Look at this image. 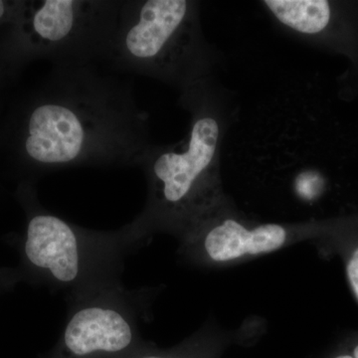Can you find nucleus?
Returning <instances> with one entry per match:
<instances>
[{"label": "nucleus", "mask_w": 358, "mask_h": 358, "mask_svg": "<svg viewBox=\"0 0 358 358\" xmlns=\"http://www.w3.org/2000/svg\"><path fill=\"white\" fill-rule=\"evenodd\" d=\"M23 150L42 171L136 166L150 147L133 87L95 64L53 66L26 115Z\"/></svg>", "instance_id": "obj_1"}, {"label": "nucleus", "mask_w": 358, "mask_h": 358, "mask_svg": "<svg viewBox=\"0 0 358 358\" xmlns=\"http://www.w3.org/2000/svg\"><path fill=\"white\" fill-rule=\"evenodd\" d=\"M181 102L192 113L186 138L166 147L150 145L136 164L147 179V202L122 227L136 249L157 233L180 237L221 205L222 120L206 81L182 93Z\"/></svg>", "instance_id": "obj_2"}, {"label": "nucleus", "mask_w": 358, "mask_h": 358, "mask_svg": "<svg viewBox=\"0 0 358 358\" xmlns=\"http://www.w3.org/2000/svg\"><path fill=\"white\" fill-rule=\"evenodd\" d=\"M208 59L199 2L122 0L105 59L110 68L154 78L185 93L206 81Z\"/></svg>", "instance_id": "obj_3"}, {"label": "nucleus", "mask_w": 358, "mask_h": 358, "mask_svg": "<svg viewBox=\"0 0 358 358\" xmlns=\"http://www.w3.org/2000/svg\"><path fill=\"white\" fill-rule=\"evenodd\" d=\"M124 228L87 229L39 207L28 218L22 255L35 281L67 298L122 282L124 262L136 251Z\"/></svg>", "instance_id": "obj_4"}, {"label": "nucleus", "mask_w": 358, "mask_h": 358, "mask_svg": "<svg viewBox=\"0 0 358 358\" xmlns=\"http://www.w3.org/2000/svg\"><path fill=\"white\" fill-rule=\"evenodd\" d=\"M122 0H44L24 26L30 54L53 66L105 61L114 39Z\"/></svg>", "instance_id": "obj_5"}, {"label": "nucleus", "mask_w": 358, "mask_h": 358, "mask_svg": "<svg viewBox=\"0 0 358 358\" xmlns=\"http://www.w3.org/2000/svg\"><path fill=\"white\" fill-rule=\"evenodd\" d=\"M155 292L122 282L66 299L67 322L60 341L62 358H99L128 352L138 326L150 315Z\"/></svg>", "instance_id": "obj_6"}, {"label": "nucleus", "mask_w": 358, "mask_h": 358, "mask_svg": "<svg viewBox=\"0 0 358 358\" xmlns=\"http://www.w3.org/2000/svg\"><path fill=\"white\" fill-rule=\"evenodd\" d=\"M294 236L292 228L280 224H251L223 215L220 205L179 237V254L194 265L219 266L277 251Z\"/></svg>", "instance_id": "obj_7"}, {"label": "nucleus", "mask_w": 358, "mask_h": 358, "mask_svg": "<svg viewBox=\"0 0 358 358\" xmlns=\"http://www.w3.org/2000/svg\"><path fill=\"white\" fill-rule=\"evenodd\" d=\"M282 25L305 36H334L338 24L336 6L324 0H268L264 2Z\"/></svg>", "instance_id": "obj_8"}, {"label": "nucleus", "mask_w": 358, "mask_h": 358, "mask_svg": "<svg viewBox=\"0 0 358 358\" xmlns=\"http://www.w3.org/2000/svg\"><path fill=\"white\" fill-rule=\"evenodd\" d=\"M345 270L348 282L358 301V241L346 252Z\"/></svg>", "instance_id": "obj_9"}, {"label": "nucleus", "mask_w": 358, "mask_h": 358, "mask_svg": "<svg viewBox=\"0 0 358 358\" xmlns=\"http://www.w3.org/2000/svg\"><path fill=\"white\" fill-rule=\"evenodd\" d=\"M7 13V4L6 2L1 1L0 0V20H3L4 16Z\"/></svg>", "instance_id": "obj_10"}, {"label": "nucleus", "mask_w": 358, "mask_h": 358, "mask_svg": "<svg viewBox=\"0 0 358 358\" xmlns=\"http://www.w3.org/2000/svg\"><path fill=\"white\" fill-rule=\"evenodd\" d=\"M134 358H171L167 357H162V355H141V357H134Z\"/></svg>", "instance_id": "obj_11"}, {"label": "nucleus", "mask_w": 358, "mask_h": 358, "mask_svg": "<svg viewBox=\"0 0 358 358\" xmlns=\"http://www.w3.org/2000/svg\"><path fill=\"white\" fill-rule=\"evenodd\" d=\"M353 357L358 358V345L355 346V350H353Z\"/></svg>", "instance_id": "obj_12"}, {"label": "nucleus", "mask_w": 358, "mask_h": 358, "mask_svg": "<svg viewBox=\"0 0 358 358\" xmlns=\"http://www.w3.org/2000/svg\"><path fill=\"white\" fill-rule=\"evenodd\" d=\"M336 358H355V357H353L352 355H339V357H336Z\"/></svg>", "instance_id": "obj_13"}]
</instances>
